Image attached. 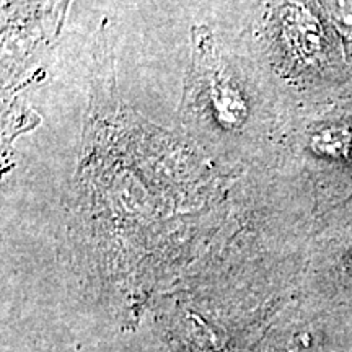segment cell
Segmentation results:
<instances>
[{"mask_svg":"<svg viewBox=\"0 0 352 352\" xmlns=\"http://www.w3.org/2000/svg\"><path fill=\"white\" fill-rule=\"evenodd\" d=\"M254 63L223 46L209 25L191 28V54L178 116L202 148L226 162L256 155L267 118Z\"/></svg>","mask_w":352,"mask_h":352,"instance_id":"cell-1","label":"cell"},{"mask_svg":"<svg viewBox=\"0 0 352 352\" xmlns=\"http://www.w3.org/2000/svg\"><path fill=\"white\" fill-rule=\"evenodd\" d=\"M243 38L253 63L287 80L318 78L334 60L318 0H259Z\"/></svg>","mask_w":352,"mask_h":352,"instance_id":"cell-2","label":"cell"},{"mask_svg":"<svg viewBox=\"0 0 352 352\" xmlns=\"http://www.w3.org/2000/svg\"><path fill=\"white\" fill-rule=\"evenodd\" d=\"M259 352H352V308L296 310L272 324Z\"/></svg>","mask_w":352,"mask_h":352,"instance_id":"cell-3","label":"cell"},{"mask_svg":"<svg viewBox=\"0 0 352 352\" xmlns=\"http://www.w3.org/2000/svg\"><path fill=\"white\" fill-rule=\"evenodd\" d=\"M308 134L307 151L318 162L346 165L352 162V127L347 122H323Z\"/></svg>","mask_w":352,"mask_h":352,"instance_id":"cell-4","label":"cell"},{"mask_svg":"<svg viewBox=\"0 0 352 352\" xmlns=\"http://www.w3.org/2000/svg\"><path fill=\"white\" fill-rule=\"evenodd\" d=\"M72 0H47L46 3V16L50 20V26L52 30V36L57 38L63 32L65 19L70 8Z\"/></svg>","mask_w":352,"mask_h":352,"instance_id":"cell-5","label":"cell"},{"mask_svg":"<svg viewBox=\"0 0 352 352\" xmlns=\"http://www.w3.org/2000/svg\"><path fill=\"white\" fill-rule=\"evenodd\" d=\"M15 13H26L34 12L36 8L33 7V0H3V12H13Z\"/></svg>","mask_w":352,"mask_h":352,"instance_id":"cell-6","label":"cell"}]
</instances>
